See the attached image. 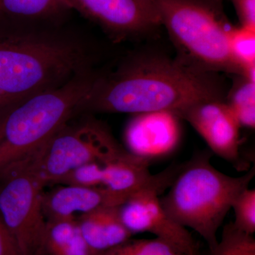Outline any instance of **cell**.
Here are the masks:
<instances>
[{
  "mask_svg": "<svg viewBox=\"0 0 255 255\" xmlns=\"http://www.w3.org/2000/svg\"><path fill=\"white\" fill-rule=\"evenodd\" d=\"M0 255H22L0 218Z\"/></svg>",
  "mask_w": 255,
  "mask_h": 255,
  "instance_id": "603a6c76",
  "label": "cell"
},
{
  "mask_svg": "<svg viewBox=\"0 0 255 255\" xmlns=\"http://www.w3.org/2000/svg\"><path fill=\"white\" fill-rule=\"evenodd\" d=\"M82 237L93 252L110 249L132 238L122 222L119 206L100 208L77 217Z\"/></svg>",
  "mask_w": 255,
  "mask_h": 255,
  "instance_id": "4fadbf2b",
  "label": "cell"
},
{
  "mask_svg": "<svg viewBox=\"0 0 255 255\" xmlns=\"http://www.w3.org/2000/svg\"><path fill=\"white\" fill-rule=\"evenodd\" d=\"M229 48L241 76L255 81V28L234 26L230 36Z\"/></svg>",
  "mask_w": 255,
  "mask_h": 255,
  "instance_id": "e0dca14e",
  "label": "cell"
},
{
  "mask_svg": "<svg viewBox=\"0 0 255 255\" xmlns=\"http://www.w3.org/2000/svg\"><path fill=\"white\" fill-rule=\"evenodd\" d=\"M11 105L12 104L10 103L9 101L6 100L4 96L1 95V92H0V112H2L3 110H4L5 109L7 108L8 107Z\"/></svg>",
  "mask_w": 255,
  "mask_h": 255,
  "instance_id": "cb8c5ba5",
  "label": "cell"
},
{
  "mask_svg": "<svg viewBox=\"0 0 255 255\" xmlns=\"http://www.w3.org/2000/svg\"><path fill=\"white\" fill-rule=\"evenodd\" d=\"M212 154L201 152L182 164L161 205L174 222L197 233L213 251L217 233L236 196L249 187L255 167L241 177L223 173L211 162Z\"/></svg>",
  "mask_w": 255,
  "mask_h": 255,
  "instance_id": "3957f363",
  "label": "cell"
},
{
  "mask_svg": "<svg viewBox=\"0 0 255 255\" xmlns=\"http://www.w3.org/2000/svg\"><path fill=\"white\" fill-rule=\"evenodd\" d=\"M162 189L145 188L134 193L119 206L124 226L132 234L149 233L182 255H197L198 246L187 228L170 219L159 201Z\"/></svg>",
  "mask_w": 255,
  "mask_h": 255,
  "instance_id": "9c48e42d",
  "label": "cell"
},
{
  "mask_svg": "<svg viewBox=\"0 0 255 255\" xmlns=\"http://www.w3.org/2000/svg\"><path fill=\"white\" fill-rule=\"evenodd\" d=\"M72 10L68 0H0V17L10 19L48 21Z\"/></svg>",
  "mask_w": 255,
  "mask_h": 255,
  "instance_id": "9a60e30c",
  "label": "cell"
},
{
  "mask_svg": "<svg viewBox=\"0 0 255 255\" xmlns=\"http://www.w3.org/2000/svg\"><path fill=\"white\" fill-rule=\"evenodd\" d=\"M156 3L178 60L201 71L241 75L230 52L234 26L225 12L223 0H156Z\"/></svg>",
  "mask_w": 255,
  "mask_h": 255,
  "instance_id": "5b68a950",
  "label": "cell"
},
{
  "mask_svg": "<svg viewBox=\"0 0 255 255\" xmlns=\"http://www.w3.org/2000/svg\"><path fill=\"white\" fill-rule=\"evenodd\" d=\"M229 87L226 102L237 118L241 127H255V81L236 75Z\"/></svg>",
  "mask_w": 255,
  "mask_h": 255,
  "instance_id": "2e32d148",
  "label": "cell"
},
{
  "mask_svg": "<svg viewBox=\"0 0 255 255\" xmlns=\"http://www.w3.org/2000/svg\"><path fill=\"white\" fill-rule=\"evenodd\" d=\"M102 164L91 162L82 164L68 172L55 184L78 187H102Z\"/></svg>",
  "mask_w": 255,
  "mask_h": 255,
  "instance_id": "44dd1931",
  "label": "cell"
},
{
  "mask_svg": "<svg viewBox=\"0 0 255 255\" xmlns=\"http://www.w3.org/2000/svg\"><path fill=\"white\" fill-rule=\"evenodd\" d=\"M94 253L82 237L77 218L47 220L38 255H92Z\"/></svg>",
  "mask_w": 255,
  "mask_h": 255,
  "instance_id": "5bb4252c",
  "label": "cell"
},
{
  "mask_svg": "<svg viewBox=\"0 0 255 255\" xmlns=\"http://www.w3.org/2000/svg\"><path fill=\"white\" fill-rule=\"evenodd\" d=\"M43 145L0 170V218L22 255H39L46 231L42 206L46 187L41 168Z\"/></svg>",
  "mask_w": 255,
  "mask_h": 255,
  "instance_id": "8992f818",
  "label": "cell"
},
{
  "mask_svg": "<svg viewBox=\"0 0 255 255\" xmlns=\"http://www.w3.org/2000/svg\"><path fill=\"white\" fill-rule=\"evenodd\" d=\"M179 120L169 111L135 114L124 132L127 150L150 161L168 155L180 140Z\"/></svg>",
  "mask_w": 255,
  "mask_h": 255,
  "instance_id": "8fae6325",
  "label": "cell"
},
{
  "mask_svg": "<svg viewBox=\"0 0 255 255\" xmlns=\"http://www.w3.org/2000/svg\"><path fill=\"white\" fill-rule=\"evenodd\" d=\"M241 26L255 28V0H231Z\"/></svg>",
  "mask_w": 255,
  "mask_h": 255,
  "instance_id": "7402d4cb",
  "label": "cell"
},
{
  "mask_svg": "<svg viewBox=\"0 0 255 255\" xmlns=\"http://www.w3.org/2000/svg\"><path fill=\"white\" fill-rule=\"evenodd\" d=\"M126 200L103 187L61 185L43 193L42 206L47 221L77 218L100 208L121 206Z\"/></svg>",
  "mask_w": 255,
  "mask_h": 255,
  "instance_id": "7c38bea8",
  "label": "cell"
},
{
  "mask_svg": "<svg viewBox=\"0 0 255 255\" xmlns=\"http://www.w3.org/2000/svg\"><path fill=\"white\" fill-rule=\"evenodd\" d=\"M235 221L233 223L238 230L246 234L255 233V189L246 188L241 191L232 204Z\"/></svg>",
  "mask_w": 255,
  "mask_h": 255,
  "instance_id": "ffe728a7",
  "label": "cell"
},
{
  "mask_svg": "<svg viewBox=\"0 0 255 255\" xmlns=\"http://www.w3.org/2000/svg\"><path fill=\"white\" fill-rule=\"evenodd\" d=\"M187 121L205 140L212 152L238 171H248L240 145L241 125L224 100H210L189 106L175 114Z\"/></svg>",
  "mask_w": 255,
  "mask_h": 255,
  "instance_id": "30bf717a",
  "label": "cell"
},
{
  "mask_svg": "<svg viewBox=\"0 0 255 255\" xmlns=\"http://www.w3.org/2000/svg\"><path fill=\"white\" fill-rule=\"evenodd\" d=\"M92 69L91 50L73 35L34 28L0 30V92L12 105Z\"/></svg>",
  "mask_w": 255,
  "mask_h": 255,
  "instance_id": "7a4b0ae2",
  "label": "cell"
},
{
  "mask_svg": "<svg viewBox=\"0 0 255 255\" xmlns=\"http://www.w3.org/2000/svg\"><path fill=\"white\" fill-rule=\"evenodd\" d=\"M228 89L221 73L201 71L162 53L135 52L113 68L96 70L82 112L176 114L204 101H226Z\"/></svg>",
  "mask_w": 255,
  "mask_h": 255,
  "instance_id": "6da1fadb",
  "label": "cell"
},
{
  "mask_svg": "<svg viewBox=\"0 0 255 255\" xmlns=\"http://www.w3.org/2000/svg\"><path fill=\"white\" fill-rule=\"evenodd\" d=\"M74 10L95 23L111 40L143 39L162 26L156 0H68Z\"/></svg>",
  "mask_w": 255,
  "mask_h": 255,
  "instance_id": "ba28073f",
  "label": "cell"
},
{
  "mask_svg": "<svg viewBox=\"0 0 255 255\" xmlns=\"http://www.w3.org/2000/svg\"><path fill=\"white\" fill-rule=\"evenodd\" d=\"M95 70L65 85L13 104L0 113V170L44 145L82 112Z\"/></svg>",
  "mask_w": 255,
  "mask_h": 255,
  "instance_id": "277c9868",
  "label": "cell"
},
{
  "mask_svg": "<svg viewBox=\"0 0 255 255\" xmlns=\"http://www.w3.org/2000/svg\"><path fill=\"white\" fill-rule=\"evenodd\" d=\"M210 253V255H255V240L231 222L225 225L221 239Z\"/></svg>",
  "mask_w": 255,
  "mask_h": 255,
  "instance_id": "d6986e66",
  "label": "cell"
},
{
  "mask_svg": "<svg viewBox=\"0 0 255 255\" xmlns=\"http://www.w3.org/2000/svg\"><path fill=\"white\" fill-rule=\"evenodd\" d=\"M70 120L43 145L41 168L46 186L55 184L65 174L82 164H104L128 152L100 121L92 117L75 123Z\"/></svg>",
  "mask_w": 255,
  "mask_h": 255,
  "instance_id": "52a82bcc",
  "label": "cell"
},
{
  "mask_svg": "<svg viewBox=\"0 0 255 255\" xmlns=\"http://www.w3.org/2000/svg\"><path fill=\"white\" fill-rule=\"evenodd\" d=\"M92 255H182L165 242L155 238L130 239L105 251Z\"/></svg>",
  "mask_w": 255,
  "mask_h": 255,
  "instance_id": "ac0fdd59",
  "label": "cell"
}]
</instances>
